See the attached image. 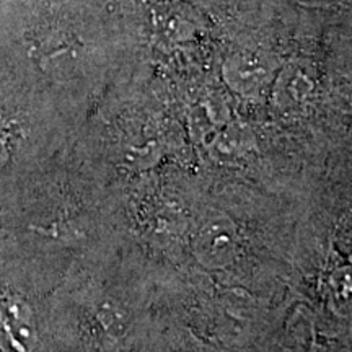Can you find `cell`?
<instances>
[{
	"label": "cell",
	"instance_id": "3",
	"mask_svg": "<svg viewBox=\"0 0 352 352\" xmlns=\"http://www.w3.org/2000/svg\"><path fill=\"white\" fill-rule=\"evenodd\" d=\"M270 76V69L256 56H241L239 60H233L228 70L227 80L235 87L256 88Z\"/></svg>",
	"mask_w": 352,
	"mask_h": 352
},
{
	"label": "cell",
	"instance_id": "4",
	"mask_svg": "<svg viewBox=\"0 0 352 352\" xmlns=\"http://www.w3.org/2000/svg\"><path fill=\"white\" fill-rule=\"evenodd\" d=\"M7 157H8V152H7V144L6 140L0 138V166L7 162Z\"/></svg>",
	"mask_w": 352,
	"mask_h": 352
},
{
	"label": "cell",
	"instance_id": "1",
	"mask_svg": "<svg viewBox=\"0 0 352 352\" xmlns=\"http://www.w3.org/2000/svg\"><path fill=\"white\" fill-rule=\"evenodd\" d=\"M192 252L208 270H222L233 263L239 253V232L227 217L208 220L196 233Z\"/></svg>",
	"mask_w": 352,
	"mask_h": 352
},
{
	"label": "cell",
	"instance_id": "2",
	"mask_svg": "<svg viewBox=\"0 0 352 352\" xmlns=\"http://www.w3.org/2000/svg\"><path fill=\"white\" fill-rule=\"evenodd\" d=\"M32 314L13 298L0 300V346L12 352H28L34 344Z\"/></svg>",
	"mask_w": 352,
	"mask_h": 352
}]
</instances>
